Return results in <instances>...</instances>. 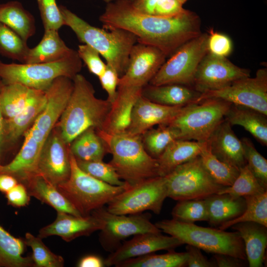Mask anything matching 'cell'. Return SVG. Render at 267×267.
<instances>
[{
	"mask_svg": "<svg viewBox=\"0 0 267 267\" xmlns=\"http://www.w3.org/2000/svg\"><path fill=\"white\" fill-rule=\"evenodd\" d=\"M106 30L121 28L134 34L137 42L155 46L167 56L201 33V19L189 10L173 16H160L137 11L131 0L107 3L99 17Z\"/></svg>",
	"mask_w": 267,
	"mask_h": 267,
	"instance_id": "obj_1",
	"label": "cell"
},
{
	"mask_svg": "<svg viewBox=\"0 0 267 267\" xmlns=\"http://www.w3.org/2000/svg\"><path fill=\"white\" fill-rule=\"evenodd\" d=\"M73 89L69 99L56 126L66 143L72 140L87 129H102L111 104L95 96L94 89L82 75L73 79Z\"/></svg>",
	"mask_w": 267,
	"mask_h": 267,
	"instance_id": "obj_2",
	"label": "cell"
},
{
	"mask_svg": "<svg viewBox=\"0 0 267 267\" xmlns=\"http://www.w3.org/2000/svg\"><path fill=\"white\" fill-rule=\"evenodd\" d=\"M64 25L69 27L78 39L97 51L121 77L125 72L136 36L123 29L109 30L91 25L63 5L59 6Z\"/></svg>",
	"mask_w": 267,
	"mask_h": 267,
	"instance_id": "obj_3",
	"label": "cell"
},
{
	"mask_svg": "<svg viewBox=\"0 0 267 267\" xmlns=\"http://www.w3.org/2000/svg\"><path fill=\"white\" fill-rule=\"evenodd\" d=\"M96 131L112 156L109 163L120 178L130 186L159 176L158 159L145 150L140 135L128 132L109 134Z\"/></svg>",
	"mask_w": 267,
	"mask_h": 267,
	"instance_id": "obj_4",
	"label": "cell"
},
{
	"mask_svg": "<svg viewBox=\"0 0 267 267\" xmlns=\"http://www.w3.org/2000/svg\"><path fill=\"white\" fill-rule=\"evenodd\" d=\"M155 224L162 232L178 238L183 244L214 254H226L246 260L244 244L237 231L227 232L174 219L159 221Z\"/></svg>",
	"mask_w": 267,
	"mask_h": 267,
	"instance_id": "obj_5",
	"label": "cell"
},
{
	"mask_svg": "<svg viewBox=\"0 0 267 267\" xmlns=\"http://www.w3.org/2000/svg\"><path fill=\"white\" fill-rule=\"evenodd\" d=\"M71 173L69 178L56 186L82 216L108 204L130 185L114 186L100 180L82 170L70 151Z\"/></svg>",
	"mask_w": 267,
	"mask_h": 267,
	"instance_id": "obj_6",
	"label": "cell"
},
{
	"mask_svg": "<svg viewBox=\"0 0 267 267\" xmlns=\"http://www.w3.org/2000/svg\"><path fill=\"white\" fill-rule=\"evenodd\" d=\"M82 68V61L75 50L59 60L33 64L5 63L0 60V78L5 84H19L45 91L59 77L73 80Z\"/></svg>",
	"mask_w": 267,
	"mask_h": 267,
	"instance_id": "obj_7",
	"label": "cell"
},
{
	"mask_svg": "<svg viewBox=\"0 0 267 267\" xmlns=\"http://www.w3.org/2000/svg\"><path fill=\"white\" fill-rule=\"evenodd\" d=\"M231 104L219 98L206 99L188 105L169 125L179 131L180 139L207 141Z\"/></svg>",
	"mask_w": 267,
	"mask_h": 267,
	"instance_id": "obj_8",
	"label": "cell"
},
{
	"mask_svg": "<svg viewBox=\"0 0 267 267\" xmlns=\"http://www.w3.org/2000/svg\"><path fill=\"white\" fill-rule=\"evenodd\" d=\"M208 33H201L179 47L165 61L149 84H179L192 87L197 67L208 52Z\"/></svg>",
	"mask_w": 267,
	"mask_h": 267,
	"instance_id": "obj_9",
	"label": "cell"
},
{
	"mask_svg": "<svg viewBox=\"0 0 267 267\" xmlns=\"http://www.w3.org/2000/svg\"><path fill=\"white\" fill-rule=\"evenodd\" d=\"M164 177L168 197L177 201L205 199L225 187L211 178L199 156L177 166Z\"/></svg>",
	"mask_w": 267,
	"mask_h": 267,
	"instance_id": "obj_10",
	"label": "cell"
},
{
	"mask_svg": "<svg viewBox=\"0 0 267 267\" xmlns=\"http://www.w3.org/2000/svg\"><path fill=\"white\" fill-rule=\"evenodd\" d=\"M167 197L165 178L157 176L130 186L116 196L106 209L117 215L139 214L147 210L158 215Z\"/></svg>",
	"mask_w": 267,
	"mask_h": 267,
	"instance_id": "obj_11",
	"label": "cell"
},
{
	"mask_svg": "<svg viewBox=\"0 0 267 267\" xmlns=\"http://www.w3.org/2000/svg\"><path fill=\"white\" fill-rule=\"evenodd\" d=\"M208 98L221 99L267 116V70L260 69L253 78L240 79L223 88L203 92L198 102Z\"/></svg>",
	"mask_w": 267,
	"mask_h": 267,
	"instance_id": "obj_12",
	"label": "cell"
},
{
	"mask_svg": "<svg viewBox=\"0 0 267 267\" xmlns=\"http://www.w3.org/2000/svg\"><path fill=\"white\" fill-rule=\"evenodd\" d=\"M104 223L100 230V242L103 248L112 252L120 245V242L127 237L139 234L162 232L150 221L149 214L141 213L117 215L108 212L103 207L92 212Z\"/></svg>",
	"mask_w": 267,
	"mask_h": 267,
	"instance_id": "obj_13",
	"label": "cell"
},
{
	"mask_svg": "<svg viewBox=\"0 0 267 267\" xmlns=\"http://www.w3.org/2000/svg\"><path fill=\"white\" fill-rule=\"evenodd\" d=\"M70 173L69 144L55 125L43 145L36 174L56 187L69 178Z\"/></svg>",
	"mask_w": 267,
	"mask_h": 267,
	"instance_id": "obj_14",
	"label": "cell"
},
{
	"mask_svg": "<svg viewBox=\"0 0 267 267\" xmlns=\"http://www.w3.org/2000/svg\"><path fill=\"white\" fill-rule=\"evenodd\" d=\"M250 76L249 70L238 67L226 57L208 52L197 67L192 87L201 93L223 88Z\"/></svg>",
	"mask_w": 267,
	"mask_h": 267,
	"instance_id": "obj_15",
	"label": "cell"
},
{
	"mask_svg": "<svg viewBox=\"0 0 267 267\" xmlns=\"http://www.w3.org/2000/svg\"><path fill=\"white\" fill-rule=\"evenodd\" d=\"M167 56L157 47L137 42L132 47L127 68L118 87L142 89L149 84Z\"/></svg>",
	"mask_w": 267,
	"mask_h": 267,
	"instance_id": "obj_16",
	"label": "cell"
},
{
	"mask_svg": "<svg viewBox=\"0 0 267 267\" xmlns=\"http://www.w3.org/2000/svg\"><path fill=\"white\" fill-rule=\"evenodd\" d=\"M183 245L178 238L166 236L161 232H148L134 235L113 251L104 261L107 267H116L122 262L134 258L160 250H171Z\"/></svg>",
	"mask_w": 267,
	"mask_h": 267,
	"instance_id": "obj_17",
	"label": "cell"
},
{
	"mask_svg": "<svg viewBox=\"0 0 267 267\" xmlns=\"http://www.w3.org/2000/svg\"><path fill=\"white\" fill-rule=\"evenodd\" d=\"M169 106L152 102L141 95L134 105L126 132L141 135L155 125H168L188 106Z\"/></svg>",
	"mask_w": 267,
	"mask_h": 267,
	"instance_id": "obj_18",
	"label": "cell"
},
{
	"mask_svg": "<svg viewBox=\"0 0 267 267\" xmlns=\"http://www.w3.org/2000/svg\"><path fill=\"white\" fill-rule=\"evenodd\" d=\"M57 213L53 222L40 230L39 237L42 239L57 235L66 242H70L101 230L104 227V222L92 212L87 216H77L62 212Z\"/></svg>",
	"mask_w": 267,
	"mask_h": 267,
	"instance_id": "obj_19",
	"label": "cell"
},
{
	"mask_svg": "<svg viewBox=\"0 0 267 267\" xmlns=\"http://www.w3.org/2000/svg\"><path fill=\"white\" fill-rule=\"evenodd\" d=\"M225 119L213 132L208 143L212 153L221 161L240 169L247 163L241 140Z\"/></svg>",
	"mask_w": 267,
	"mask_h": 267,
	"instance_id": "obj_20",
	"label": "cell"
},
{
	"mask_svg": "<svg viewBox=\"0 0 267 267\" xmlns=\"http://www.w3.org/2000/svg\"><path fill=\"white\" fill-rule=\"evenodd\" d=\"M142 89L118 87L117 97L112 104L101 131L109 134L126 132L131 121L134 105Z\"/></svg>",
	"mask_w": 267,
	"mask_h": 267,
	"instance_id": "obj_21",
	"label": "cell"
},
{
	"mask_svg": "<svg viewBox=\"0 0 267 267\" xmlns=\"http://www.w3.org/2000/svg\"><path fill=\"white\" fill-rule=\"evenodd\" d=\"M201 93L193 87L179 84L154 86L147 84L141 91L144 98L169 106H185L198 102Z\"/></svg>",
	"mask_w": 267,
	"mask_h": 267,
	"instance_id": "obj_22",
	"label": "cell"
},
{
	"mask_svg": "<svg viewBox=\"0 0 267 267\" xmlns=\"http://www.w3.org/2000/svg\"><path fill=\"white\" fill-rule=\"evenodd\" d=\"M231 227L242 239L249 267H263L267 246V227L255 222H239Z\"/></svg>",
	"mask_w": 267,
	"mask_h": 267,
	"instance_id": "obj_23",
	"label": "cell"
},
{
	"mask_svg": "<svg viewBox=\"0 0 267 267\" xmlns=\"http://www.w3.org/2000/svg\"><path fill=\"white\" fill-rule=\"evenodd\" d=\"M207 142L181 139L172 142L157 159L159 176L164 177L177 166L198 156Z\"/></svg>",
	"mask_w": 267,
	"mask_h": 267,
	"instance_id": "obj_24",
	"label": "cell"
},
{
	"mask_svg": "<svg viewBox=\"0 0 267 267\" xmlns=\"http://www.w3.org/2000/svg\"><path fill=\"white\" fill-rule=\"evenodd\" d=\"M26 187L30 196L62 212L74 216H82L57 187L40 175L32 176L21 182Z\"/></svg>",
	"mask_w": 267,
	"mask_h": 267,
	"instance_id": "obj_25",
	"label": "cell"
},
{
	"mask_svg": "<svg viewBox=\"0 0 267 267\" xmlns=\"http://www.w3.org/2000/svg\"><path fill=\"white\" fill-rule=\"evenodd\" d=\"M45 91L41 90L19 114L4 121L3 142L16 141L31 126L46 103Z\"/></svg>",
	"mask_w": 267,
	"mask_h": 267,
	"instance_id": "obj_26",
	"label": "cell"
},
{
	"mask_svg": "<svg viewBox=\"0 0 267 267\" xmlns=\"http://www.w3.org/2000/svg\"><path fill=\"white\" fill-rule=\"evenodd\" d=\"M74 51L66 45L58 30H46L39 44L29 48L24 63L55 62L70 55Z\"/></svg>",
	"mask_w": 267,
	"mask_h": 267,
	"instance_id": "obj_27",
	"label": "cell"
},
{
	"mask_svg": "<svg viewBox=\"0 0 267 267\" xmlns=\"http://www.w3.org/2000/svg\"><path fill=\"white\" fill-rule=\"evenodd\" d=\"M208 213V222L212 226L221 225L241 215L246 208L244 197L227 193L214 194L205 198Z\"/></svg>",
	"mask_w": 267,
	"mask_h": 267,
	"instance_id": "obj_28",
	"label": "cell"
},
{
	"mask_svg": "<svg viewBox=\"0 0 267 267\" xmlns=\"http://www.w3.org/2000/svg\"><path fill=\"white\" fill-rule=\"evenodd\" d=\"M224 119L243 127L264 146H267V116L252 108L232 104Z\"/></svg>",
	"mask_w": 267,
	"mask_h": 267,
	"instance_id": "obj_29",
	"label": "cell"
},
{
	"mask_svg": "<svg viewBox=\"0 0 267 267\" xmlns=\"http://www.w3.org/2000/svg\"><path fill=\"white\" fill-rule=\"evenodd\" d=\"M41 91L19 84H5L0 80V107L3 117L11 118L19 114Z\"/></svg>",
	"mask_w": 267,
	"mask_h": 267,
	"instance_id": "obj_30",
	"label": "cell"
},
{
	"mask_svg": "<svg viewBox=\"0 0 267 267\" xmlns=\"http://www.w3.org/2000/svg\"><path fill=\"white\" fill-rule=\"evenodd\" d=\"M0 22L7 26L26 42L35 33L34 17L17 1L0 4Z\"/></svg>",
	"mask_w": 267,
	"mask_h": 267,
	"instance_id": "obj_31",
	"label": "cell"
},
{
	"mask_svg": "<svg viewBox=\"0 0 267 267\" xmlns=\"http://www.w3.org/2000/svg\"><path fill=\"white\" fill-rule=\"evenodd\" d=\"M69 149L76 160L85 161L102 160L108 153L104 140L93 128L74 139L69 144Z\"/></svg>",
	"mask_w": 267,
	"mask_h": 267,
	"instance_id": "obj_32",
	"label": "cell"
},
{
	"mask_svg": "<svg viewBox=\"0 0 267 267\" xmlns=\"http://www.w3.org/2000/svg\"><path fill=\"white\" fill-rule=\"evenodd\" d=\"M24 239L17 238L0 224V267H32L34 263L31 256L24 257Z\"/></svg>",
	"mask_w": 267,
	"mask_h": 267,
	"instance_id": "obj_33",
	"label": "cell"
},
{
	"mask_svg": "<svg viewBox=\"0 0 267 267\" xmlns=\"http://www.w3.org/2000/svg\"><path fill=\"white\" fill-rule=\"evenodd\" d=\"M199 156L205 169L221 185L231 186L239 175V169L221 161L212 153L208 141Z\"/></svg>",
	"mask_w": 267,
	"mask_h": 267,
	"instance_id": "obj_34",
	"label": "cell"
},
{
	"mask_svg": "<svg viewBox=\"0 0 267 267\" xmlns=\"http://www.w3.org/2000/svg\"><path fill=\"white\" fill-rule=\"evenodd\" d=\"M145 150L153 158L158 159L166 147L173 141L180 139L179 131L170 125H158L141 135Z\"/></svg>",
	"mask_w": 267,
	"mask_h": 267,
	"instance_id": "obj_35",
	"label": "cell"
},
{
	"mask_svg": "<svg viewBox=\"0 0 267 267\" xmlns=\"http://www.w3.org/2000/svg\"><path fill=\"white\" fill-rule=\"evenodd\" d=\"M246 208L239 217L221 224L219 228L225 230L241 222H255L267 227V191L244 197Z\"/></svg>",
	"mask_w": 267,
	"mask_h": 267,
	"instance_id": "obj_36",
	"label": "cell"
},
{
	"mask_svg": "<svg viewBox=\"0 0 267 267\" xmlns=\"http://www.w3.org/2000/svg\"><path fill=\"white\" fill-rule=\"evenodd\" d=\"M186 252H177L174 250L163 254L153 253L127 260L117 267H185Z\"/></svg>",
	"mask_w": 267,
	"mask_h": 267,
	"instance_id": "obj_37",
	"label": "cell"
},
{
	"mask_svg": "<svg viewBox=\"0 0 267 267\" xmlns=\"http://www.w3.org/2000/svg\"><path fill=\"white\" fill-rule=\"evenodd\" d=\"M267 191L253 174L246 164L239 169V173L232 184L225 187L218 193H227L236 197H246L258 194Z\"/></svg>",
	"mask_w": 267,
	"mask_h": 267,
	"instance_id": "obj_38",
	"label": "cell"
},
{
	"mask_svg": "<svg viewBox=\"0 0 267 267\" xmlns=\"http://www.w3.org/2000/svg\"><path fill=\"white\" fill-rule=\"evenodd\" d=\"M29 48L26 41L0 22V55L24 63Z\"/></svg>",
	"mask_w": 267,
	"mask_h": 267,
	"instance_id": "obj_39",
	"label": "cell"
},
{
	"mask_svg": "<svg viewBox=\"0 0 267 267\" xmlns=\"http://www.w3.org/2000/svg\"><path fill=\"white\" fill-rule=\"evenodd\" d=\"M172 219L186 223L208 221L205 199L178 201L172 211Z\"/></svg>",
	"mask_w": 267,
	"mask_h": 267,
	"instance_id": "obj_40",
	"label": "cell"
},
{
	"mask_svg": "<svg viewBox=\"0 0 267 267\" xmlns=\"http://www.w3.org/2000/svg\"><path fill=\"white\" fill-rule=\"evenodd\" d=\"M26 246L32 250L31 257L37 267H62L64 260L61 256L55 254L43 243L42 238L27 232L24 239Z\"/></svg>",
	"mask_w": 267,
	"mask_h": 267,
	"instance_id": "obj_41",
	"label": "cell"
},
{
	"mask_svg": "<svg viewBox=\"0 0 267 267\" xmlns=\"http://www.w3.org/2000/svg\"><path fill=\"white\" fill-rule=\"evenodd\" d=\"M76 160L82 170L100 180L114 186H122L128 184L121 180L109 163H104L102 160Z\"/></svg>",
	"mask_w": 267,
	"mask_h": 267,
	"instance_id": "obj_42",
	"label": "cell"
},
{
	"mask_svg": "<svg viewBox=\"0 0 267 267\" xmlns=\"http://www.w3.org/2000/svg\"><path fill=\"white\" fill-rule=\"evenodd\" d=\"M246 163L257 179L267 187V160L256 149L252 140L247 137L241 139Z\"/></svg>",
	"mask_w": 267,
	"mask_h": 267,
	"instance_id": "obj_43",
	"label": "cell"
},
{
	"mask_svg": "<svg viewBox=\"0 0 267 267\" xmlns=\"http://www.w3.org/2000/svg\"><path fill=\"white\" fill-rule=\"evenodd\" d=\"M44 30H58L64 25L56 0H37Z\"/></svg>",
	"mask_w": 267,
	"mask_h": 267,
	"instance_id": "obj_44",
	"label": "cell"
},
{
	"mask_svg": "<svg viewBox=\"0 0 267 267\" xmlns=\"http://www.w3.org/2000/svg\"><path fill=\"white\" fill-rule=\"evenodd\" d=\"M82 61L87 66L89 71L98 77L104 72L106 63L101 59L99 52L92 47L86 44L78 46L77 50Z\"/></svg>",
	"mask_w": 267,
	"mask_h": 267,
	"instance_id": "obj_45",
	"label": "cell"
},
{
	"mask_svg": "<svg viewBox=\"0 0 267 267\" xmlns=\"http://www.w3.org/2000/svg\"><path fill=\"white\" fill-rule=\"evenodd\" d=\"M207 40L208 52L216 56L226 57L232 50V43L227 35L209 31Z\"/></svg>",
	"mask_w": 267,
	"mask_h": 267,
	"instance_id": "obj_46",
	"label": "cell"
},
{
	"mask_svg": "<svg viewBox=\"0 0 267 267\" xmlns=\"http://www.w3.org/2000/svg\"><path fill=\"white\" fill-rule=\"evenodd\" d=\"M119 76L115 69L106 64V67L103 74L98 77L102 88L107 94V100L111 105L115 101L118 94Z\"/></svg>",
	"mask_w": 267,
	"mask_h": 267,
	"instance_id": "obj_47",
	"label": "cell"
},
{
	"mask_svg": "<svg viewBox=\"0 0 267 267\" xmlns=\"http://www.w3.org/2000/svg\"><path fill=\"white\" fill-rule=\"evenodd\" d=\"M5 194L8 204L14 207L25 206L30 200V196L26 187L20 182H18Z\"/></svg>",
	"mask_w": 267,
	"mask_h": 267,
	"instance_id": "obj_48",
	"label": "cell"
},
{
	"mask_svg": "<svg viewBox=\"0 0 267 267\" xmlns=\"http://www.w3.org/2000/svg\"><path fill=\"white\" fill-rule=\"evenodd\" d=\"M179 0H159L153 15L160 16H173L186 10Z\"/></svg>",
	"mask_w": 267,
	"mask_h": 267,
	"instance_id": "obj_49",
	"label": "cell"
},
{
	"mask_svg": "<svg viewBox=\"0 0 267 267\" xmlns=\"http://www.w3.org/2000/svg\"><path fill=\"white\" fill-rule=\"evenodd\" d=\"M187 259L185 267H215V264L204 256L201 249L195 246L186 244Z\"/></svg>",
	"mask_w": 267,
	"mask_h": 267,
	"instance_id": "obj_50",
	"label": "cell"
},
{
	"mask_svg": "<svg viewBox=\"0 0 267 267\" xmlns=\"http://www.w3.org/2000/svg\"><path fill=\"white\" fill-rule=\"evenodd\" d=\"M213 262L216 267H241L245 265L246 260L230 255L215 254Z\"/></svg>",
	"mask_w": 267,
	"mask_h": 267,
	"instance_id": "obj_51",
	"label": "cell"
},
{
	"mask_svg": "<svg viewBox=\"0 0 267 267\" xmlns=\"http://www.w3.org/2000/svg\"><path fill=\"white\" fill-rule=\"evenodd\" d=\"M133 6L137 11L146 14L153 15L159 0H131Z\"/></svg>",
	"mask_w": 267,
	"mask_h": 267,
	"instance_id": "obj_52",
	"label": "cell"
},
{
	"mask_svg": "<svg viewBox=\"0 0 267 267\" xmlns=\"http://www.w3.org/2000/svg\"><path fill=\"white\" fill-rule=\"evenodd\" d=\"M18 183V180L13 176L6 174H0V192L6 193Z\"/></svg>",
	"mask_w": 267,
	"mask_h": 267,
	"instance_id": "obj_53",
	"label": "cell"
},
{
	"mask_svg": "<svg viewBox=\"0 0 267 267\" xmlns=\"http://www.w3.org/2000/svg\"><path fill=\"white\" fill-rule=\"evenodd\" d=\"M104 261L95 255H88L82 258L78 264L79 267H103Z\"/></svg>",
	"mask_w": 267,
	"mask_h": 267,
	"instance_id": "obj_54",
	"label": "cell"
},
{
	"mask_svg": "<svg viewBox=\"0 0 267 267\" xmlns=\"http://www.w3.org/2000/svg\"><path fill=\"white\" fill-rule=\"evenodd\" d=\"M4 118L2 115L0 107V154L1 148V146L3 142V133H4Z\"/></svg>",
	"mask_w": 267,
	"mask_h": 267,
	"instance_id": "obj_55",
	"label": "cell"
},
{
	"mask_svg": "<svg viewBox=\"0 0 267 267\" xmlns=\"http://www.w3.org/2000/svg\"><path fill=\"white\" fill-rule=\"evenodd\" d=\"M102 0L106 2V3H108L115 1L116 0Z\"/></svg>",
	"mask_w": 267,
	"mask_h": 267,
	"instance_id": "obj_56",
	"label": "cell"
},
{
	"mask_svg": "<svg viewBox=\"0 0 267 267\" xmlns=\"http://www.w3.org/2000/svg\"><path fill=\"white\" fill-rule=\"evenodd\" d=\"M182 4H184L188 0H179Z\"/></svg>",
	"mask_w": 267,
	"mask_h": 267,
	"instance_id": "obj_57",
	"label": "cell"
},
{
	"mask_svg": "<svg viewBox=\"0 0 267 267\" xmlns=\"http://www.w3.org/2000/svg\"></svg>",
	"mask_w": 267,
	"mask_h": 267,
	"instance_id": "obj_58",
	"label": "cell"
}]
</instances>
